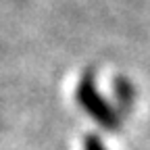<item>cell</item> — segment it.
<instances>
[{
	"label": "cell",
	"instance_id": "1",
	"mask_svg": "<svg viewBox=\"0 0 150 150\" xmlns=\"http://www.w3.org/2000/svg\"><path fill=\"white\" fill-rule=\"evenodd\" d=\"M75 100H77V104H79L98 125H102L104 129L115 131V129L121 127V115L117 112V108H112V106L104 100V96L96 90L94 71H86L81 77H79L77 90H75Z\"/></svg>",
	"mask_w": 150,
	"mask_h": 150
},
{
	"label": "cell",
	"instance_id": "2",
	"mask_svg": "<svg viewBox=\"0 0 150 150\" xmlns=\"http://www.w3.org/2000/svg\"><path fill=\"white\" fill-rule=\"evenodd\" d=\"M112 92H115L117 106L121 110V115H127V112L134 108V100H136V88H134V83H131L127 77L119 75V77L112 79Z\"/></svg>",
	"mask_w": 150,
	"mask_h": 150
},
{
	"label": "cell",
	"instance_id": "3",
	"mask_svg": "<svg viewBox=\"0 0 150 150\" xmlns=\"http://www.w3.org/2000/svg\"><path fill=\"white\" fill-rule=\"evenodd\" d=\"M83 150H106V146H104V142H102L98 136L90 134V136H86V140H83Z\"/></svg>",
	"mask_w": 150,
	"mask_h": 150
}]
</instances>
